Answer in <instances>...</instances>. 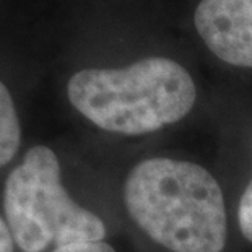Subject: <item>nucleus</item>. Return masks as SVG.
<instances>
[{
  "label": "nucleus",
  "mask_w": 252,
  "mask_h": 252,
  "mask_svg": "<svg viewBox=\"0 0 252 252\" xmlns=\"http://www.w3.org/2000/svg\"><path fill=\"white\" fill-rule=\"evenodd\" d=\"M239 228L244 238L252 243V179L241 195L239 208H238Z\"/></svg>",
  "instance_id": "423d86ee"
},
{
  "label": "nucleus",
  "mask_w": 252,
  "mask_h": 252,
  "mask_svg": "<svg viewBox=\"0 0 252 252\" xmlns=\"http://www.w3.org/2000/svg\"><path fill=\"white\" fill-rule=\"evenodd\" d=\"M52 252H116L112 246L104 241H90V243H73L56 248Z\"/></svg>",
  "instance_id": "0eeeda50"
},
{
  "label": "nucleus",
  "mask_w": 252,
  "mask_h": 252,
  "mask_svg": "<svg viewBox=\"0 0 252 252\" xmlns=\"http://www.w3.org/2000/svg\"><path fill=\"white\" fill-rule=\"evenodd\" d=\"M20 143L21 128L17 109L8 88L0 82V166L12 161Z\"/></svg>",
  "instance_id": "39448f33"
},
{
  "label": "nucleus",
  "mask_w": 252,
  "mask_h": 252,
  "mask_svg": "<svg viewBox=\"0 0 252 252\" xmlns=\"http://www.w3.org/2000/svg\"><path fill=\"white\" fill-rule=\"evenodd\" d=\"M15 239L7 221L0 218V252H15Z\"/></svg>",
  "instance_id": "6e6552de"
},
{
  "label": "nucleus",
  "mask_w": 252,
  "mask_h": 252,
  "mask_svg": "<svg viewBox=\"0 0 252 252\" xmlns=\"http://www.w3.org/2000/svg\"><path fill=\"white\" fill-rule=\"evenodd\" d=\"M124 200L138 228L171 252H221L226 244L221 187L195 163L145 159L128 174Z\"/></svg>",
  "instance_id": "f257e3e1"
},
{
  "label": "nucleus",
  "mask_w": 252,
  "mask_h": 252,
  "mask_svg": "<svg viewBox=\"0 0 252 252\" xmlns=\"http://www.w3.org/2000/svg\"><path fill=\"white\" fill-rule=\"evenodd\" d=\"M194 21L203 42L218 59L252 68V0H202Z\"/></svg>",
  "instance_id": "20e7f679"
},
{
  "label": "nucleus",
  "mask_w": 252,
  "mask_h": 252,
  "mask_svg": "<svg viewBox=\"0 0 252 252\" xmlns=\"http://www.w3.org/2000/svg\"><path fill=\"white\" fill-rule=\"evenodd\" d=\"M5 220L23 252L103 241L106 224L67 194L61 164L47 147L30 148L3 187Z\"/></svg>",
  "instance_id": "7ed1b4c3"
},
{
  "label": "nucleus",
  "mask_w": 252,
  "mask_h": 252,
  "mask_svg": "<svg viewBox=\"0 0 252 252\" xmlns=\"http://www.w3.org/2000/svg\"><path fill=\"white\" fill-rule=\"evenodd\" d=\"M80 114L103 130L142 135L187 116L197 98L189 72L166 57L142 59L124 68H85L67 85Z\"/></svg>",
  "instance_id": "f03ea898"
}]
</instances>
